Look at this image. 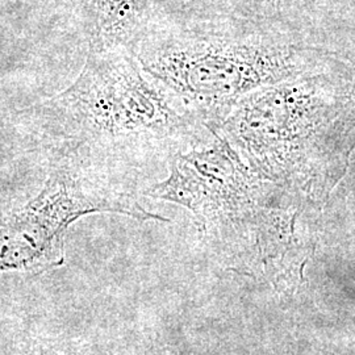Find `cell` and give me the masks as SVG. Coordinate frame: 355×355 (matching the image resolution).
Returning <instances> with one entry per match:
<instances>
[{"mask_svg":"<svg viewBox=\"0 0 355 355\" xmlns=\"http://www.w3.org/2000/svg\"><path fill=\"white\" fill-rule=\"evenodd\" d=\"M167 170L145 195L187 208L224 265L265 279L302 274L308 250L297 240V218L306 204L246 165L223 136L214 132Z\"/></svg>","mask_w":355,"mask_h":355,"instance_id":"obj_1","label":"cell"},{"mask_svg":"<svg viewBox=\"0 0 355 355\" xmlns=\"http://www.w3.org/2000/svg\"><path fill=\"white\" fill-rule=\"evenodd\" d=\"M209 130L257 89L340 62L321 51L258 26L167 10L130 46Z\"/></svg>","mask_w":355,"mask_h":355,"instance_id":"obj_2","label":"cell"},{"mask_svg":"<svg viewBox=\"0 0 355 355\" xmlns=\"http://www.w3.org/2000/svg\"><path fill=\"white\" fill-rule=\"evenodd\" d=\"M354 111L338 62L254 91L214 132L258 174L318 204L345 173L355 145Z\"/></svg>","mask_w":355,"mask_h":355,"instance_id":"obj_3","label":"cell"},{"mask_svg":"<svg viewBox=\"0 0 355 355\" xmlns=\"http://www.w3.org/2000/svg\"><path fill=\"white\" fill-rule=\"evenodd\" d=\"M76 125L102 158L101 168L168 164L214 137L174 91L150 76L128 46L92 49L61 95Z\"/></svg>","mask_w":355,"mask_h":355,"instance_id":"obj_4","label":"cell"},{"mask_svg":"<svg viewBox=\"0 0 355 355\" xmlns=\"http://www.w3.org/2000/svg\"><path fill=\"white\" fill-rule=\"evenodd\" d=\"M94 212L168 221L148 212L127 187L101 168L86 178L60 170L37 198L0 224V272L31 271L61 263L69 225Z\"/></svg>","mask_w":355,"mask_h":355,"instance_id":"obj_5","label":"cell"},{"mask_svg":"<svg viewBox=\"0 0 355 355\" xmlns=\"http://www.w3.org/2000/svg\"><path fill=\"white\" fill-rule=\"evenodd\" d=\"M168 10L246 23L336 55L355 49V0H170Z\"/></svg>","mask_w":355,"mask_h":355,"instance_id":"obj_6","label":"cell"},{"mask_svg":"<svg viewBox=\"0 0 355 355\" xmlns=\"http://www.w3.org/2000/svg\"><path fill=\"white\" fill-rule=\"evenodd\" d=\"M29 355H49L48 353H45V352H41V350H38V352H32Z\"/></svg>","mask_w":355,"mask_h":355,"instance_id":"obj_7","label":"cell"}]
</instances>
